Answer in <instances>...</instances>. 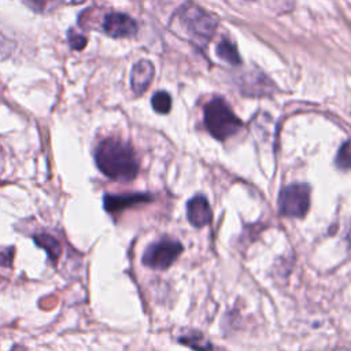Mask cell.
<instances>
[{"label":"cell","mask_w":351,"mask_h":351,"mask_svg":"<svg viewBox=\"0 0 351 351\" xmlns=\"http://www.w3.org/2000/svg\"><path fill=\"white\" fill-rule=\"evenodd\" d=\"M12 256H14V250L11 247L0 250V266H11Z\"/></svg>","instance_id":"2e32d148"},{"label":"cell","mask_w":351,"mask_h":351,"mask_svg":"<svg viewBox=\"0 0 351 351\" xmlns=\"http://www.w3.org/2000/svg\"><path fill=\"white\" fill-rule=\"evenodd\" d=\"M152 78H154V64L149 60L141 59L137 63H134L130 73V86L133 92L136 95L144 93L148 89Z\"/></svg>","instance_id":"ba28073f"},{"label":"cell","mask_w":351,"mask_h":351,"mask_svg":"<svg viewBox=\"0 0 351 351\" xmlns=\"http://www.w3.org/2000/svg\"><path fill=\"white\" fill-rule=\"evenodd\" d=\"M178 341L188 346L195 351H213V344L200 333L191 330L178 337Z\"/></svg>","instance_id":"7c38bea8"},{"label":"cell","mask_w":351,"mask_h":351,"mask_svg":"<svg viewBox=\"0 0 351 351\" xmlns=\"http://www.w3.org/2000/svg\"><path fill=\"white\" fill-rule=\"evenodd\" d=\"M69 44L73 49H77V51H81L85 45H86V38L81 34H77L74 32H69Z\"/></svg>","instance_id":"9a60e30c"},{"label":"cell","mask_w":351,"mask_h":351,"mask_svg":"<svg viewBox=\"0 0 351 351\" xmlns=\"http://www.w3.org/2000/svg\"><path fill=\"white\" fill-rule=\"evenodd\" d=\"M152 197L145 193H125V195H106L104 196V208L106 211L115 214L128 207L136 206L138 203L149 202Z\"/></svg>","instance_id":"9c48e42d"},{"label":"cell","mask_w":351,"mask_h":351,"mask_svg":"<svg viewBox=\"0 0 351 351\" xmlns=\"http://www.w3.org/2000/svg\"><path fill=\"white\" fill-rule=\"evenodd\" d=\"M337 351H348L347 348H341V350H337Z\"/></svg>","instance_id":"ac0fdd59"},{"label":"cell","mask_w":351,"mask_h":351,"mask_svg":"<svg viewBox=\"0 0 351 351\" xmlns=\"http://www.w3.org/2000/svg\"><path fill=\"white\" fill-rule=\"evenodd\" d=\"M103 32L112 38L132 37L137 33L136 21L123 12H110L101 23Z\"/></svg>","instance_id":"8992f818"},{"label":"cell","mask_w":351,"mask_h":351,"mask_svg":"<svg viewBox=\"0 0 351 351\" xmlns=\"http://www.w3.org/2000/svg\"><path fill=\"white\" fill-rule=\"evenodd\" d=\"M217 55H218L219 59H222L223 62H226L229 64L239 66L241 63V56H240L236 45L232 41L226 40V38H223L218 43Z\"/></svg>","instance_id":"8fae6325"},{"label":"cell","mask_w":351,"mask_h":351,"mask_svg":"<svg viewBox=\"0 0 351 351\" xmlns=\"http://www.w3.org/2000/svg\"><path fill=\"white\" fill-rule=\"evenodd\" d=\"M32 8H34L36 11H44V7L47 5L45 4V0H25Z\"/></svg>","instance_id":"e0dca14e"},{"label":"cell","mask_w":351,"mask_h":351,"mask_svg":"<svg viewBox=\"0 0 351 351\" xmlns=\"http://www.w3.org/2000/svg\"><path fill=\"white\" fill-rule=\"evenodd\" d=\"M151 104H152V108L156 112L167 114L170 111V108H171V97H170V95L167 92L158 90L151 97Z\"/></svg>","instance_id":"4fadbf2b"},{"label":"cell","mask_w":351,"mask_h":351,"mask_svg":"<svg viewBox=\"0 0 351 351\" xmlns=\"http://www.w3.org/2000/svg\"><path fill=\"white\" fill-rule=\"evenodd\" d=\"M186 218L195 228H203L211 222L213 213L203 195H196L186 203Z\"/></svg>","instance_id":"52a82bcc"},{"label":"cell","mask_w":351,"mask_h":351,"mask_svg":"<svg viewBox=\"0 0 351 351\" xmlns=\"http://www.w3.org/2000/svg\"><path fill=\"white\" fill-rule=\"evenodd\" d=\"M95 162L104 176L115 181H132L138 173V160L133 148L119 138L101 140L95 151Z\"/></svg>","instance_id":"6da1fadb"},{"label":"cell","mask_w":351,"mask_h":351,"mask_svg":"<svg viewBox=\"0 0 351 351\" xmlns=\"http://www.w3.org/2000/svg\"><path fill=\"white\" fill-rule=\"evenodd\" d=\"M184 247L178 240L162 239L147 247L143 254L141 262L155 270H165L170 267L181 255Z\"/></svg>","instance_id":"5b68a950"},{"label":"cell","mask_w":351,"mask_h":351,"mask_svg":"<svg viewBox=\"0 0 351 351\" xmlns=\"http://www.w3.org/2000/svg\"><path fill=\"white\" fill-rule=\"evenodd\" d=\"M177 15L181 25L193 37L203 41H208L214 36L218 26L217 18L196 4H184L178 10Z\"/></svg>","instance_id":"3957f363"},{"label":"cell","mask_w":351,"mask_h":351,"mask_svg":"<svg viewBox=\"0 0 351 351\" xmlns=\"http://www.w3.org/2000/svg\"><path fill=\"white\" fill-rule=\"evenodd\" d=\"M34 243L41 247L43 250H45V252L48 254V256L56 262L58 258L62 254V247H60V243L52 236V234H48V233H38L33 237Z\"/></svg>","instance_id":"30bf717a"},{"label":"cell","mask_w":351,"mask_h":351,"mask_svg":"<svg viewBox=\"0 0 351 351\" xmlns=\"http://www.w3.org/2000/svg\"><path fill=\"white\" fill-rule=\"evenodd\" d=\"M204 125L213 137L226 140L240 130L241 121L222 97H214L204 106Z\"/></svg>","instance_id":"7a4b0ae2"},{"label":"cell","mask_w":351,"mask_h":351,"mask_svg":"<svg viewBox=\"0 0 351 351\" xmlns=\"http://www.w3.org/2000/svg\"><path fill=\"white\" fill-rule=\"evenodd\" d=\"M336 166L340 170H348L350 169V143H348V140H346L337 151Z\"/></svg>","instance_id":"5bb4252c"},{"label":"cell","mask_w":351,"mask_h":351,"mask_svg":"<svg viewBox=\"0 0 351 351\" xmlns=\"http://www.w3.org/2000/svg\"><path fill=\"white\" fill-rule=\"evenodd\" d=\"M310 207V185L293 182L284 186L278 196V210L281 215L303 218Z\"/></svg>","instance_id":"277c9868"}]
</instances>
